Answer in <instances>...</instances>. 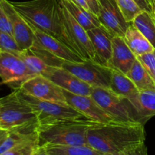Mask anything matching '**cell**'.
Returning <instances> with one entry per match:
<instances>
[{"mask_svg":"<svg viewBox=\"0 0 155 155\" xmlns=\"http://www.w3.org/2000/svg\"><path fill=\"white\" fill-rule=\"evenodd\" d=\"M89 146L103 154L120 152L145 142V124L140 122L97 123L87 133Z\"/></svg>","mask_w":155,"mask_h":155,"instance_id":"obj_1","label":"cell"},{"mask_svg":"<svg viewBox=\"0 0 155 155\" xmlns=\"http://www.w3.org/2000/svg\"><path fill=\"white\" fill-rule=\"evenodd\" d=\"M59 2V1H58ZM61 11L68 33L74 42L77 52L85 60L95 61V54L87 30L61 4Z\"/></svg>","mask_w":155,"mask_h":155,"instance_id":"obj_10","label":"cell"},{"mask_svg":"<svg viewBox=\"0 0 155 155\" xmlns=\"http://www.w3.org/2000/svg\"><path fill=\"white\" fill-rule=\"evenodd\" d=\"M136 60V56L130 50L122 36L112 39V54L107 66L113 70L127 74Z\"/></svg>","mask_w":155,"mask_h":155,"instance_id":"obj_16","label":"cell"},{"mask_svg":"<svg viewBox=\"0 0 155 155\" xmlns=\"http://www.w3.org/2000/svg\"><path fill=\"white\" fill-rule=\"evenodd\" d=\"M50 155H104L89 145H44Z\"/></svg>","mask_w":155,"mask_h":155,"instance_id":"obj_25","label":"cell"},{"mask_svg":"<svg viewBox=\"0 0 155 155\" xmlns=\"http://www.w3.org/2000/svg\"><path fill=\"white\" fill-rule=\"evenodd\" d=\"M73 1H74V2L76 3V4L78 5L80 7H81L82 8L84 9L85 11H86L87 12H89V13H91V12H89V7H88L87 4H86V1H85V0H73Z\"/></svg>","mask_w":155,"mask_h":155,"instance_id":"obj_36","label":"cell"},{"mask_svg":"<svg viewBox=\"0 0 155 155\" xmlns=\"http://www.w3.org/2000/svg\"><path fill=\"white\" fill-rule=\"evenodd\" d=\"M20 58L24 61L30 72L35 76L42 75L45 77L52 68V67L45 64L40 58L33 54L30 50L24 51Z\"/></svg>","mask_w":155,"mask_h":155,"instance_id":"obj_26","label":"cell"},{"mask_svg":"<svg viewBox=\"0 0 155 155\" xmlns=\"http://www.w3.org/2000/svg\"><path fill=\"white\" fill-rule=\"evenodd\" d=\"M39 146V138H37L11 148L0 155H32Z\"/></svg>","mask_w":155,"mask_h":155,"instance_id":"obj_29","label":"cell"},{"mask_svg":"<svg viewBox=\"0 0 155 155\" xmlns=\"http://www.w3.org/2000/svg\"><path fill=\"white\" fill-rule=\"evenodd\" d=\"M39 120L31 106L14 90L0 98V127L6 130L37 131Z\"/></svg>","mask_w":155,"mask_h":155,"instance_id":"obj_4","label":"cell"},{"mask_svg":"<svg viewBox=\"0 0 155 155\" xmlns=\"http://www.w3.org/2000/svg\"><path fill=\"white\" fill-rule=\"evenodd\" d=\"M3 130V129H2L1 127H0V130Z\"/></svg>","mask_w":155,"mask_h":155,"instance_id":"obj_40","label":"cell"},{"mask_svg":"<svg viewBox=\"0 0 155 155\" xmlns=\"http://www.w3.org/2000/svg\"><path fill=\"white\" fill-rule=\"evenodd\" d=\"M134 2L139 5L142 11L149 12L154 16V8H153L151 0H134Z\"/></svg>","mask_w":155,"mask_h":155,"instance_id":"obj_33","label":"cell"},{"mask_svg":"<svg viewBox=\"0 0 155 155\" xmlns=\"http://www.w3.org/2000/svg\"><path fill=\"white\" fill-rule=\"evenodd\" d=\"M0 5L11 21L13 36L18 46L23 51L30 49L34 44V33L33 29L26 20L15 10L11 2L0 0Z\"/></svg>","mask_w":155,"mask_h":155,"instance_id":"obj_11","label":"cell"},{"mask_svg":"<svg viewBox=\"0 0 155 155\" xmlns=\"http://www.w3.org/2000/svg\"><path fill=\"white\" fill-rule=\"evenodd\" d=\"M138 114L140 121L145 124L150 118L155 116V91H140Z\"/></svg>","mask_w":155,"mask_h":155,"instance_id":"obj_24","label":"cell"},{"mask_svg":"<svg viewBox=\"0 0 155 155\" xmlns=\"http://www.w3.org/2000/svg\"><path fill=\"white\" fill-rule=\"evenodd\" d=\"M0 30L13 36L11 21L1 5H0Z\"/></svg>","mask_w":155,"mask_h":155,"instance_id":"obj_32","label":"cell"},{"mask_svg":"<svg viewBox=\"0 0 155 155\" xmlns=\"http://www.w3.org/2000/svg\"><path fill=\"white\" fill-rule=\"evenodd\" d=\"M34 76L21 58L11 53L0 51V78L2 83L15 90L24 82Z\"/></svg>","mask_w":155,"mask_h":155,"instance_id":"obj_8","label":"cell"},{"mask_svg":"<svg viewBox=\"0 0 155 155\" xmlns=\"http://www.w3.org/2000/svg\"><path fill=\"white\" fill-rule=\"evenodd\" d=\"M151 77H152V78L154 79V80L155 81V70H154V72H153V74H152V75H151Z\"/></svg>","mask_w":155,"mask_h":155,"instance_id":"obj_39","label":"cell"},{"mask_svg":"<svg viewBox=\"0 0 155 155\" xmlns=\"http://www.w3.org/2000/svg\"><path fill=\"white\" fill-rule=\"evenodd\" d=\"M11 3L30 25L56 38L79 54L67 30L58 0H31Z\"/></svg>","mask_w":155,"mask_h":155,"instance_id":"obj_2","label":"cell"},{"mask_svg":"<svg viewBox=\"0 0 155 155\" xmlns=\"http://www.w3.org/2000/svg\"><path fill=\"white\" fill-rule=\"evenodd\" d=\"M62 89L80 95H91L92 88L68 70L58 67H52L45 76Z\"/></svg>","mask_w":155,"mask_h":155,"instance_id":"obj_15","label":"cell"},{"mask_svg":"<svg viewBox=\"0 0 155 155\" xmlns=\"http://www.w3.org/2000/svg\"><path fill=\"white\" fill-rule=\"evenodd\" d=\"M91 96L117 122L142 123L133 104L127 98L117 95L109 88L93 87Z\"/></svg>","mask_w":155,"mask_h":155,"instance_id":"obj_5","label":"cell"},{"mask_svg":"<svg viewBox=\"0 0 155 155\" xmlns=\"http://www.w3.org/2000/svg\"><path fill=\"white\" fill-rule=\"evenodd\" d=\"M68 105L78 110L86 118L99 124H107L115 121L107 114L91 95H80L71 93L63 89Z\"/></svg>","mask_w":155,"mask_h":155,"instance_id":"obj_13","label":"cell"},{"mask_svg":"<svg viewBox=\"0 0 155 155\" xmlns=\"http://www.w3.org/2000/svg\"><path fill=\"white\" fill-rule=\"evenodd\" d=\"M87 4L88 7H89V12L95 15L97 18H98V15H99V2L98 0H85Z\"/></svg>","mask_w":155,"mask_h":155,"instance_id":"obj_34","label":"cell"},{"mask_svg":"<svg viewBox=\"0 0 155 155\" xmlns=\"http://www.w3.org/2000/svg\"><path fill=\"white\" fill-rule=\"evenodd\" d=\"M87 33L95 51V61L107 66L111 57L114 36L103 27H95Z\"/></svg>","mask_w":155,"mask_h":155,"instance_id":"obj_17","label":"cell"},{"mask_svg":"<svg viewBox=\"0 0 155 155\" xmlns=\"http://www.w3.org/2000/svg\"><path fill=\"white\" fill-rule=\"evenodd\" d=\"M127 23L132 24L139 14L142 12L134 0H115Z\"/></svg>","mask_w":155,"mask_h":155,"instance_id":"obj_27","label":"cell"},{"mask_svg":"<svg viewBox=\"0 0 155 155\" xmlns=\"http://www.w3.org/2000/svg\"><path fill=\"white\" fill-rule=\"evenodd\" d=\"M127 76L133 82L139 91H155V81L148 71L136 58Z\"/></svg>","mask_w":155,"mask_h":155,"instance_id":"obj_21","label":"cell"},{"mask_svg":"<svg viewBox=\"0 0 155 155\" xmlns=\"http://www.w3.org/2000/svg\"><path fill=\"white\" fill-rule=\"evenodd\" d=\"M30 26L34 33V46L45 50L56 57L68 61L81 62L85 60L76 51L56 38L41 31L33 26Z\"/></svg>","mask_w":155,"mask_h":155,"instance_id":"obj_14","label":"cell"},{"mask_svg":"<svg viewBox=\"0 0 155 155\" xmlns=\"http://www.w3.org/2000/svg\"><path fill=\"white\" fill-rule=\"evenodd\" d=\"M37 138V131L22 130H10L5 140L0 145V154L11 148H13L18 145Z\"/></svg>","mask_w":155,"mask_h":155,"instance_id":"obj_23","label":"cell"},{"mask_svg":"<svg viewBox=\"0 0 155 155\" xmlns=\"http://www.w3.org/2000/svg\"><path fill=\"white\" fill-rule=\"evenodd\" d=\"M151 2H152L153 8H154V17H155V0H151Z\"/></svg>","mask_w":155,"mask_h":155,"instance_id":"obj_38","label":"cell"},{"mask_svg":"<svg viewBox=\"0 0 155 155\" xmlns=\"http://www.w3.org/2000/svg\"><path fill=\"white\" fill-rule=\"evenodd\" d=\"M109 89L117 95L127 98L138 112L139 92L136 85L127 74L112 69L111 80Z\"/></svg>","mask_w":155,"mask_h":155,"instance_id":"obj_18","label":"cell"},{"mask_svg":"<svg viewBox=\"0 0 155 155\" xmlns=\"http://www.w3.org/2000/svg\"><path fill=\"white\" fill-rule=\"evenodd\" d=\"M61 68L68 70L92 87L110 88L112 69L92 60L81 62L64 61Z\"/></svg>","mask_w":155,"mask_h":155,"instance_id":"obj_7","label":"cell"},{"mask_svg":"<svg viewBox=\"0 0 155 155\" xmlns=\"http://www.w3.org/2000/svg\"><path fill=\"white\" fill-rule=\"evenodd\" d=\"M97 122L86 117L39 125V145H89L87 133Z\"/></svg>","mask_w":155,"mask_h":155,"instance_id":"obj_3","label":"cell"},{"mask_svg":"<svg viewBox=\"0 0 155 155\" xmlns=\"http://www.w3.org/2000/svg\"><path fill=\"white\" fill-rule=\"evenodd\" d=\"M32 155H50L46 149V147L44 145H39L37 149Z\"/></svg>","mask_w":155,"mask_h":155,"instance_id":"obj_35","label":"cell"},{"mask_svg":"<svg viewBox=\"0 0 155 155\" xmlns=\"http://www.w3.org/2000/svg\"><path fill=\"white\" fill-rule=\"evenodd\" d=\"M58 1L87 31L95 27H102L98 19L95 15L85 11L78 5L76 4L73 0H58Z\"/></svg>","mask_w":155,"mask_h":155,"instance_id":"obj_20","label":"cell"},{"mask_svg":"<svg viewBox=\"0 0 155 155\" xmlns=\"http://www.w3.org/2000/svg\"><path fill=\"white\" fill-rule=\"evenodd\" d=\"M146 38L155 49V17L152 14L142 11L132 23Z\"/></svg>","mask_w":155,"mask_h":155,"instance_id":"obj_22","label":"cell"},{"mask_svg":"<svg viewBox=\"0 0 155 155\" xmlns=\"http://www.w3.org/2000/svg\"><path fill=\"white\" fill-rule=\"evenodd\" d=\"M99 15L98 19L101 25L113 36L124 37L130 24L124 19L115 0H98Z\"/></svg>","mask_w":155,"mask_h":155,"instance_id":"obj_12","label":"cell"},{"mask_svg":"<svg viewBox=\"0 0 155 155\" xmlns=\"http://www.w3.org/2000/svg\"><path fill=\"white\" fill-rule=\"evenodd\" d=\"M104 155H148V148H147L145 143L139 144L135 145L130 148L120 151V152L111 153V154H105Z\"/></svg>","mask_w":155,"mask_h":155,"instance_id":"obj_31","label":"cell"},{"mask_svg":"<svg viewBox=\"0 0 155 155\" xmlns=\"http://www.w3.org/2000/svg\"><path fill=\"white\" fill-rule=\"evenodd\" d=\"M19 89L39 99L68 104L63 89L42 75H36L21 85Z\"/></svg>","mask_w":155,"mask_h":155,"instance_id":"obj_9","label":"cell"},{"mask_svg":"<svg viewBox=\"0 0 155 155\" xmlns=\"http://www.w3.org/2000/svg\"><path fill=\"white\" fill-rule=\"evenodd\" d=\"M0 51L11 53L20 58L24 51L19 48L13 36L0 30Z\"/></svg>","mask_w":155,"mask_h":155,"instance_id":"obj_28","label":"cell"},{"mask_svg":"<svg viewBox=\"0 0 155 155\" xmlns=\"http://www.w3.org/2000/svg\"><path fill=\"white\" fill-rule=\"evenodd\" d=\"M124 39L127 45L136 57L154 50L152 45L133 24H130Z\"/></svg>","mask_w":155,"mask_h":155,"instance_id":"obj_19","label":"cell"},{"mask_svg":"<svg viewBox=\"0 0 155 155\" xmlns=\"http://www.w3.org/2000/svg\"><path fill=\"white\" fill-rule=\"evenodd\" d=\"M8 130H0V145L3 143L5 139L7 138L8 135Z\"/></svg>","mask_w":155,"mask_h":155,"instance_id":"obj_37","label":"cell"},{"mask_svg":"<svg viewBox=\"0 0 155 155\" xmlns=\"http://www.w3.org/2000/svg\"><path fill=\"white\" fill-rule=\"evenodd\" d=\"M22 99L33 109L39 120V126L64 120L85 117L78 110L68 104H62L35 98L21 89H15Z\"/></svg>","mask_w":155,"mask_h":155,"instance_id":"obj_6","label":"cell"},{"mask_svg":"<svg viewBox=\"0 0 155 155\" xmlns=\"http://www.w3.org/2000/svg\"><path fill=\"white\" fill-rule=\"evenodd\" d=\"M142 66L148 71L151 76L155 70V49L151 52L145 53L136 57Z\"/></svg>","mask_w":155,"mask_h":155,"instance_id":"obj_30","label":"cell"}]
</instances>
